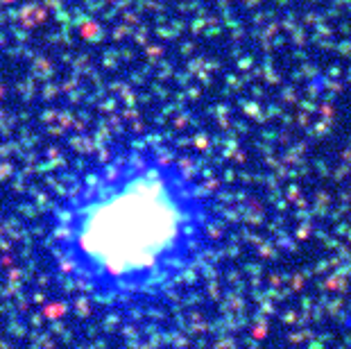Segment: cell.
I'll return each instance as SVG.
<instances>
[{
  "mask_svg": "<svg viewBox=\"0 0 351 349\" xmlns=\"http://www.w3.org/2000/svg\"><path fill=\"white\" fill-rule=\"evenodd\" d=\"M224 211L209 172L157 138H123L77 161L41 218L68 295L105 315H163L211 279Z\"/></svg>",
  "mask_w": 351,
  "mask_h": 349,
  "instance_id": "obj_1",
  "label": "cell"
}]
</instances>
